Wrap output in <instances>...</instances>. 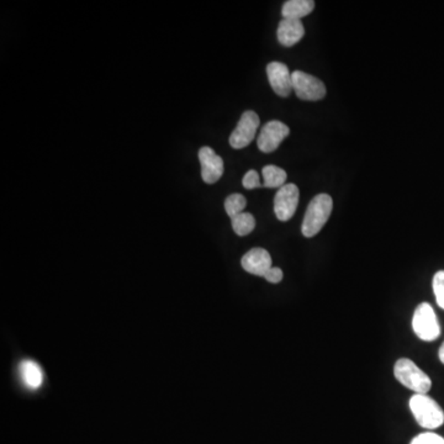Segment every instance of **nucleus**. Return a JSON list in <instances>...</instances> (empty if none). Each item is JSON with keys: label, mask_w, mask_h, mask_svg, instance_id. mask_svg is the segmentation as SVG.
<instances>
[{"label": "nucleus", "mask_w": 444, "mask_h": 444, "mask_svg": "<svg viewBox=\"0 0 444 444\" xmlns=\"http://www.w3.org/2000/svg\"><path fill=\"white\" fill-rule=\"evenodd\" d=\"M332 209L334 202L329 194H318L315 196L306 210L305 218L301 226L302 235L307 238L316 236L322 230L323 226L326 225Z\"/></svg>", "instance_id": "nucleus-1"}, {"label": "nucleus", "mask_w": 444, "mask_h": 444, "mask_svg": "<svg viewBox=\"0 0 444 444\" xmlns=\"http://www.w3.org/2000/svg\"><path fill=\"white\" fill-rule=\"evenodd\" d=\"M409 409L417 423L426 429H436L444 423L443 409L427 395H414L409 398Z\"/></svg>", "instance_id": "nucleus-2"}, {"label": "nucleus", "mask_w": 444, "mask_h": 444, "mask_svg": "<svg viewBox=\"0 0 444 444\" xmlns=\"http://www.w3.org/2000/svg\"><path fill=\"white\" fill-rule=\"evenodd\" d=\"M394 374L398 383L416 394L426 395L432 387L431 378L407 358L398 359L394 367Z\"/></svg>", "instance_id": "nucleus-3"}, {"label": "nucleus", "mask_w": 444, "mask_h": 444, "mask_svg": "<svg viewBox=\"0 0 444 444\" xmlns=\"http://www.w3.org/2000/svg\"><path fill=\"white\" fill-rule=\"evenodd\" d=\"M412 329L420 340L432 342L438 338L441 335L438 318L428 302L417 306L412 318Z\"/></svg>", "instance_id": "nucleus-4"}, {"label": "nucleus", "mask_w": 444, "mask_h": 444, "mask_svg": "<svg viewBox=\"0 0 444 444\" xmlns=\"http://www.w3.org/2000/svg\"><path fill=\"white\" fill-rule=\"evenodd\" d=\"M293 77V90L298 98L306 102H318L325 98L326 87L323 81L316 77L307 75L302 70H295L291 73Z\"/></svg>", "instance_id": "nucleus-5"}, {"label": "nucleus", "mask_w": 444, "mask_h": 444, "mask_svg": "<svg viewBox=\"0 0 444 444\" xmlns=\"http://www.w3.org/2000/svg\"><path fill=\"white\" fill-rule=\"evenodd\" d=\"M260 116L254 111H244L240 122L237 124L236 128L232 131L230 136V144L235 150H241L247 147L254 137L257 130L260 127Z\"/></svg>", "instance_id": "nucleus-6"}, {"label": "nucleus", "mask_w": 444, "mask_h": 444, "mask_svg": "<svg viewBox=\"0 0 444 444\" xmlns=\"http://www.w3.org/2000/svg\"><path fill=\"white\" fill-rule=\"evenodd\" d=\"M300 191L295 184L282 186L274 197V213L279 221H289L294 216L299 205Z\"/></svg>", "instance_id": "nucleus-7"}, {"label": "nucleus", "mask_w": 444, "mask_h": 444, "mask_svg": "<svg viewBox=\"0 0 444 444\" xmlns=\"http://www.w3.org/2000/svg\"><path fill=\"white\" fill-rule=\"evenodd\" d=\"M290 133L289 127L280 122H267L264 126L260 130V136L257 139L258 148L263 153H271L277 150L284 139L288 137Z\"/></svg>", "instance_id": "nucleus-8"}, {"label": "nucleus", "mask_w": 444, "mask_h": 444, "mask_svg": "<svg viewBox=\"0 0 444 444\" xmlns=\"http://www.w3.org/2000/svg\"><path fill=\"white\" fill-rule=\"evenodd\" d=\"M199 161L202 166V178L206 184H213L222 177L224 161L211 147L204 146L199 150Z\"/></svg>", "instance_id": "nucleus-9"}, {"label": "nucleus", "mask_w": 444, "mask_h": 444, "mask_svg": "<svg viewBox=\"0 0 444 444\" xmlns=\"http://www.w3.org/2000/svg\"><path fill=\"white\" fill-rule=\"evenodd\" d=\"M267 75L271 89L279 97L287 98L293 90V77L287 64L282 62H271L267 66Z\"/></svg>", "instance_id": "nucleus-10"}, {"label": "nucleus", "mask_w": 444, "mask_h": 444, "mask_svg": "<svg viewBox=\"0 0 444 444\" xmlns=\"http://www.w3.org/2000/svg\"><path fill=\"white\" fill-rule=\"evenodd\" d=\"M241 264L243 269L249 274L264 277L267 271L271 268V254L264 249H251L243 255Z\"/></svg>", "instance_id": "nucleus-11"}, {"label": "nucleus", "mask_w": 444, "mask_h": 444, "mask_svg": "<svg viewBox=\"0 0 444 444\" xmlns=\"http://www.w3.org/2000/svg\"><path fill=\"white\" fill-rule=\"evenodd\" d=\"M278 41L283 46H294L305 35V28L301 20L283 19L278 26Z\"/></svg>", "instance_id": "nucleus-12"}, {"label": "nucleus", "mask_w": 444, "mask_h": 444, "mask_svg": "<svg viewBox=\"0 0 444 444\" xmlns=\"http://www.w3.org/2000/svg\"><path fill=\"white\" fill-rule=\"evenodd\" d=\"M315 9L313 0H288L284 3L282 14L283 19L301 20Z\"/></svg>", "instance_id": "nucleus-13"}, {"label": "nucleus", "mask_w": 444, "mask_h": 444, "mask_svg": "<svg viewBox=\"0 0 444 444\" xmlns=\"http://www.w3.org/2000/svg\"><path fill=\"white\" fill-rule=\"evenodd\" d=\"M20 374L23 384L29 389H39L44 381V374L40 365L32 360H25L20 365Z\"/></svg>", "instance_id": "nucleus-14"}, {"label": "nucleus", "mask_w": 444, "mask_h": 444, "mask_svg": "<svg viewBox=\"0 0 444 444\" xmlns=\"http://www.w3.org/2000/svg\"><path fill=\"white\" fill-rule=\"evenodd\" d=\"M264 188H282L287 182V172L277 166H266L262 171Z\"/></svg>", "instance_id": "nucleus-15"}, {"label": "nucleus", "mask_w": 444, "mask_h": 444, "mask_svg": "<svg viewBox=\"0 0 444 444\" xmlns=\"http://www.w3.org/2000/svg\"><path fill=\"white\" fill-rule=\"evenodd\" d=\"M232 229L238 236H247L255 227V219L249 213H238L231 219Z\"/></svg>", "instance_id": "nucleus-16"}, {"label": "nucleus", "mask_w": 444, "mask_h": 444, "mask_svg": "<svg viewBox=\"0 0 444 444\" xmlns=\"http://www.w3.org/2000/svg\"><path fill=\"white\" fill-rule=\"evenodd\" d=\"M247 205V200L242 194H231L225 200V210L230 218H235L238 213H243Z\"/></svg>", "instance_id": "nucleus-17"}, {"label": "nucleus", "mask_w": 444, "mask_h": 444, "mask_svg": "<svg viewBox=\"0 0 444 444\" xmlns=\"http://www.w3.org/2000/svg\"><path fill=\"white\" fill-rule=\"evenodd\" d=\"M433 291L436 295L437 304L444 310V271H437L433 278Z\"/></svg>", "instance_id": "nucleus-18"}, {"label": "nucleus", "mask_w": 444, "mask_h": 444, "mask_svg": "<svg viewBox=\"0 0 444 444\" xmlns=\"http://www.w3.org/2000/svg\"><path fill=\"white\" fill-rule=\"evenodd\" d=\"M409 444H444V438L437 433H421L412 439Z\"/></svg>", "instance_id": "nucleus-19"}, {"label": "nucleus", "mask_w": 444, "mask_h": 444, "mask_svg": "<svg viewBox=\"0 0 444 444\" xmlns=\"http://www.w3.org/2000/svg\"><path fill=\"white\" fill-rule=\"evenodd\" d=\"M242 184L246 189H255V188H260L262 183L260 180V174L257 173L255 171H249L246 175L243 177Z\"/></svg>", "instance_id": "nucleus-20"}, {"label": "nucleus", "mask_w": 444, "mask_h": 444, "mask_svg": "<svg viewBox=\"0 0 444 444\" xmlns=\"http://www.w3.org/2000/svg\"><path fill=\"white\" fill-rule=\"evenodd\" d=\"M283 271L280 268H278V267H271V269L267 271L266 276H264L267 280L273 284L280 283L283 280Z\"/></svg>", "instance_id": "nucleus-21"}, {"label": "nucleus", "mask_w": 444, "mask_h": 444, "mask_svg": "<svg viewBox=\"0 0 444 444\" xmlns=\"http://www.w3.org/2000/svg\"><path fill=\"white\" fill-rule=\"evenodd\" d=\"M438 356L439 359H441V362L444 364V342L443 345H442V346H441V348H439Z\"/></svg>", "instance_id": "nucleus-22"}]
</instances>
